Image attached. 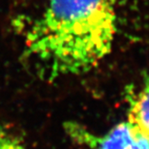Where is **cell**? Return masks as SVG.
<instances>
[{
    "mask_svg": "<svg viewBox=\"0 0 149 149\" xmlns=\"http://www.w3.org/2000/svg\"><path fill=\"white\" fill-rule=\"evenodd\" d=\"M116 34L112 0H49L24 31V54L47 77L76 76L111 52Z\"/></svg>",
    "mask_w": 149,
    "mask_h": 149,
    "instance_id": "cell-1",
    "label": "cell"
},
{
    "mask_svg": "<svg viewBox=\"0 0 149 149\" xmlns=\"http://www.w3.org/2000/svg\"><path fill=\"white\" fill-rule=\"evenodd\" d=\"M94 149H149V141L126 119L97 139Z\"/></svg>",
    "mask_w": 149,
    "mask_h": 149,
    "instance_id": "cell-2",
    "label": "cell"
},
{
    "mask_svg": "<svg viewBox=\"0 0 149 149\" xmlns=\"http://www.w3.org/2000/svg\"><path fill=\"white\" fill-rule=\"evenodd\" d=\"M127 120L149 141V77L129 101Z\"/></svg>",
    "mask_w": 149,
    "mask_h": 149,
    "instance_id": "cell-3",
    "label": "cell"
},
{
    "mask_svg": "<svg viewBox=\"0 0 149 149\" xmlns=\"http://www.w3.org/2000/svg\"><path fill=\"white\" fill-rule=\"evenodd\" d=\"M0 149H26L17 135L0 127Z\"/></svg>",
    "mask_w": 149,
    "mask_h": 149,
    "instance_id": "cell-4",
    "label": "cell"
}]
</instances>
